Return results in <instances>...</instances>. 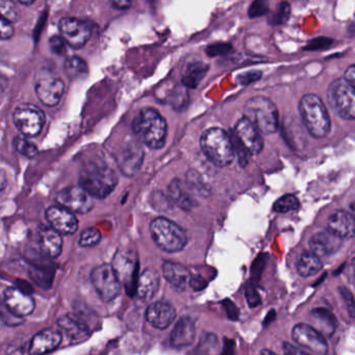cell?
I'll return each mask as SVG.
<instances>
[{"label": "cell", "instance_id": "29", "mask_svg": "<svg viewBox=\"0 0 355 355\" xmlns=\"http://www.w3.org/2000/svg\"><path fill=\"white\" fill-rule=\"evenodd\" d=\"M58 325L63 328L64 331L73 340L85 338L89 334V328L87 327L86 324L73 313L63 315L61 319L58 320Z\"/></svg>", "mask_w": 355, "mask_h": 355}, {"label": "cell", "instance_id": "11", "mask_svg": "<svg viewBox=\"0 0 355 355\" xmlns=\"http://www.w3.org/2000/svg\"><path fill=\"white\" fill-rule=\"evenodd\" d=\"M59 28L66 44L73 49L84 47L92 34L90 26L78 18H62L59 22Z\"/></svg>", "mask_w": 355, "mask_h": 355}, {"label": "cell", "instance_id": "47", "mask_svg": "<svg viewBox=\"0 0 355 355\" xmlns=\"http://www.w3.org/2000/svg\"><path fill=\"white\" fill-rule=\"evenodd\" d=\"M345 80L355 89V65L350 66L345 72Z\"/></svg>", "mask_w": 355, "mask_h": 355}, {"label": "cell", "instance_id": "45", "mask_svg": "<svg viewBox=\"0 0 355 355\" xmlns=\"http://www.w3.org/2000/svg\"><path fill=\"white\" fill-rule=\"evenodd\" d=\"M331 42L332 41L330 40V39H315V40L309 42V44L307 45L306 49H311V51H313V49H326V47H328L330 44H331Z\"/></svg>", "mask_w": 355, "mask_h": 355}, {"label": "cell", "instance_id": "10", "mask_svg": "<svg viewBox=\"0 0 355 355\" xmlns=\"http://www.w3.org/2000/svg\"><path fill=\"white\" fill-rule=\"evenodd\" d=\"M60 207L76 214H88L94 207V198L80 186L62 189L55 197Z\"/></svg>", "mask_w": 355, "mask_h": 355}, {"label": "cell", "instance_id": "22", "mask_svg": "<svg viewBox=\"0 0 355 355\" xmlns=\"http://www.w3.org/2000/svg\"><path fill=\"white\" fill-rule=\"evenodd\" d=\"M342 245V239L330 232L315 234L309 241L311 251L319 257H327L336 252Z\"/></svg>", "mask_w": 355, "mask_h": 355}, {"label": "cell", "instance_id": "30", "mask_svg": "<svg viewBox=\"0 0 355 355\" xmlns=\"http://www.w3.org/2000/svg\"><path fill=\"white\" fill-rule=\"evenodd\" d=\"M311 317L315 323V329L324 336H331L336 331V320L326 309H315L311 311Z\"/></svg>", "mask_w": 355, "mask_h": 355}, {"label": "cell", "instance_id": "49", "mask_svg": "<svg viewBox=\"0 0 355 355\" xmlns=\"http://www.w3.org/2000/svg\"><path fill=\"white\" fill-rule=\"evenodd\" d=\"M18 3H20V5H22V6H32L33 3H35V1H24V0H20V1H18Z\"/></svg>", "mask_w": 355, "mask_h": 355}, {"label": "cell", "instance_id": "17", "mask_svg": "<svg viewBox=\"0 0 355 355\" xmlns=\"http://www.w3.org/2000/svg\"><path fill=\"white\" fill-rule=\"evenodd\" d=\"M146 320L153 327L165 330L173 323L176 311L173 305L166 301H157L149 305L146 311Z\"/></svg>", "mask_w": 355, "mask_h": 355}, {"label": "cell", "instance_id": "4", "mask_svg": "<svg viewBox=\"0 0 355 355\" xmlns=\"http://www.w3.org/2000/svg\"><path fill=\"white\" fill-rule=\"evenodd\" d=\"M299 112L303 123L313 138L327 136L330 130L329 115L323 101L317 95L303 96L299 103Z\"/></svg>", "mask_w": 355, "mask_h": 355}, {"label": "cell", "instance_id": "34", "mask_svg": "<svg viewBox=\"0 0 355 355\" xmlns=\"http://www.w3.org/2000/svg\"><path fill=\"white\" fill-rule=\"evenodd\" d=\"M13 148L17 151L20 155L28 159H33L38 155V148L36 145L31 143L30 141L26 140V138L21 137H16L13 140Z\"/></svg>", "mask_w": 355, "mask_h": 355}, {"label": "cell", "instance_id": "38", "mask_svg": "<svg viewBox=\"0 0 355 355\" xmlns=\"http://www.w3.org/2000/svg\"><path fill=\"white\" fill-rule=\"evenodd\" d=\"M0 12H1V18L8 20L11 24L18 19V11L13 1L1 0V3H0Z\"/></svg>", "mask_w": 355, "mask_h": 355}, {"label": "cell", "instance_id": "19", "mask_svg": "<svg viewBox=\"0 0 355 355\" xmlns=\"http://www.w3.org/2000/svg\"><path fill=\"white\" fill-rule=\"evenodd\" d=\"M144 157L142 147L136 142H130L121 150L116 161L120 169L128 176H132L140 170Z\"/></svg>", "mask_w": 355, "mask_h": 355}, {"label": "cell", "instance_id": "16", "mask_svg": "<svg viewBox=\"0 0 355 355\" xmlns=\"http://www.w3.org/2000/svg\"><path fill=\"white\" fill-rule=\"evenodd\" d=\"M47 222L51 228L61 234H76L78 230V220L72 211L63 207H51L45 213Z\"/></svg>", "mask_w": 355, "mask_h": 355}, {"label": "cell", "instance_id": "50", "mask_svg": "<svg viewBox=\"0 0 355 355\" xmlns=\"http://www.w3.org/2000/svg\"><path fill=\"white\" fill-rule=\"evenodd\" d=\"M351 269H352L353 278H354L355 282V257L352 259V263H351Z\"/></svg>", "mask_w": 355, "mask_h": 355}, {"label": "cell", "instance_id": "52", "mask_svg": "<svg viewBox=\"0 0 355 355\" xmlns=\"http://www.w3.org/2000/svg\"><path fill=\"white\" fill-rule=\"evenodd\" d=\"M351 211H352V215L355 217V201L351 205Z\"/></svg>", "mask_w": 355, "mask_h": 355}, {"label": "cell", "instance_id": "46", "mask_svg": "<svg viewBox=\"0 0 355 355\" xmlns=\"http://www.w3.org/2000/svg\"><path fill=\"white\" fill-rule=\"evenodd\" d=\"M284 352L286 355H309L307 353L303 352L300 349L297 347L293 346L290 343H284Z\"/></svg>", "mask_w": 355, "mask_h": 355}, {"label": "cell", "instance_id": "6", "mask_svg": "<svg viewBox=\"0 0 355 355\" xmlns=\"http://www.w3.org/2000/svg\"><path fill=\"white\" fill-rule=\"evenodd\" d=\"M244 114L261 134L271 135L277 130L278 111L273 101L267 97L255 96L247 101Z\"/></svg>", "mask_w": 355, "mask_h": 355}, {"label": "cell", "instance_id": "28", "mask_svg": "<svg viewBox=\"0 0 355 355\" xmlns=\"http://www.w3.org/2000/svg\"><path fill=\"white\" fill-rule=\"evenodd\" d=\"M209 71V65L200 61H192L182 69V84L187 89H195Z\"/></svg>", "mask_w": 355, "mask_h": 355}, {"label": "cell", "instance_id": "35", "mask_svg": "<svg viewBox=\"0 0 355 355\" xmlns=\"http://www.w3.org/2000/svg\"><path fill=\"white\" fill-rule=\"evenodd\" d=\"M298 198L292 194L284 195V196L280 197V198L274 203V211L280 214L295 211V209H298Z\"/></svg>", "mask_w": 355, "mask_h": 355}, {"label": "cell", "instance_id": "2", "mask_svg": "<svg viewBox=\"0 0 355 355\" xmlns=\"http://www.w3.org/2000/svg\"><path fill=\"white\" fill-rule=\"evenodd\" d=\"M135 134L143 144L151 149H161L167 138L168 126L165 118L155 109H143L132 123Z\"/></svg>", "mask_w": 355, "mask_h": 355}, {"label": "cell", "instance_id": "23", "mask_svg": "<svg viewBox=\"0 0 355 355\" xmlns=\"http://www.w3.org/2000/svg\"><path fill=\"white\" fill-rule=\"evenodd\" d=\"M39 246L47 257L51 259L60 257L63 250V239L61 234L53 228H42L39 232Z\"/></svg>", "mask_w": 355, "mask_h": 355}, {"label": "cell", "instance_id": "20", "mask_svg": "<svg viewBox=\"0 0 355 355\" xmlns=\"http://www.w3.org/2000/svg\"><path fill=\"white\" fill-rule=\"evenodd\" d=\"M328 232L338 238L351 239L355 236V217L346 211H338L328 219Z\"/></svg>", "mask_w": 355, "mask_h": 355}, {"label": "cell", "instance_id": "31", "mask_svg": "<svg viewBox=\"0 0 355 355\" xmlns=\"http://www.w3.org/2000/svg\"><path fill=\"white\" fill-rule=\"evenodd\" d=\"M322 269V263L320 257L311 251H305L302 253L298 263H297V271L299 275L303 277L315 275Z\"/></svg>", "mask_w": 355, "mask_h": 355}, {"label": "cell", "instance_id": "48", "mask_svg": "<svg viewBox=\"0 0 355 355\" xmlns=\"http://www.w3.org/2000/svg\"><path fill=\"white\" fill-rule=\"evenodd\" d=\"M132 6L130 1H116L113 3V7L117 10H128Z\"/></svg>", "mask_w": 355, "mask_h": 355}, {"label": "cell", "instance_id": "43", "mask_svg": "<svg viewBox=\"0 0 355 355\" xmlns=\"http://www.w3.org/2000/svg\"><path fill=\"white\" fill-rule=\"evenodd\" d=\"M246 299L251 307L261 304V299L254 286H248L246 288Z\"/></svg>", "mask_w": 355, "mask_h": 355}, {"label": "cell", "instance_id": "24", "mask_svg": "<svg viewBox=\"0 0 355 355\" xmlns=\"http://www.w3.org/2000/svg\"><path fill=\"white\" fill-rule=\"evenodd\" d=\"M168 197L172 202L182 209H191L196 207V200L193 197L190 189L182 180H173L168 188Z\"/></svg>", "mask_w": 355, "mask_h": 355}, {"label": "cell", "instance_id": "27", "mask_svg": "<svg viewBox=\"0 0 355 355\" xmlns=\"http://www.w3.org/2000/svg\"><path fill=\"white\" fill-rule=\"evenodd\" d=\"M159 274L155 269H146L140 276L137 284V294L139 298L148 300L155 296L159 290Z\"/></svg>", "mask_w": 355, "mask_h": 355}, {"label": "cell", "instance_id": "25", "mask_svg": "<svg viewBox=\"0 0 355 355\" xmlns=\"http://www.w3.org/2000/svg\"><path fill=\"white\" fill-rule=\"evenodd\" d=\"M163 274L165 279L176 291H184L191 278L190 271L184 266L172 261H166L163 266Z\"/></svg>", "mask_w": 355, "mask_h": 355}, {"label": "cell", "instance_id": "12", "mask_svg": "<svg viewBox=\"0 0 355 355\" xmlns=\"http://www.w3.org/2000/svg\"><path fill=\"white\" fill-rule=\"evenodd\" d=\"M292 336L295 342L317 354L325 355L328 352V344L325 336L313 326L299 323L293 328Z\"/></svg>", "mask_w": 355, "mask_h": 355}, {"label": "cell", "instance_id": "21", "mask_svg": "<svg viewBox=\"0 0 355 355\" xmlns=\"http://www.w3.org/2000/svg\"><path fill=\"white\" fill-rule=\"evenodd\" d=\"M195 336L196 325L194 320L191 317H184L176 323L170 336V343L175 348H184L190 346L194 342Z\"/></svg>", "mask_w": 355, "mask_h": 355}, {"label": "cell", "instance_id": "18", "mask_svg": "<svg viewBox=\"0 0 355 355\" xmlns=\"http://www.w3.org/2000/svg\"><path fill=\"white\" fill-rule=\"evenodd\" d=\"M63 336L59 330L45 329L38 332L31 340L28 354L44 355L55 350L61 345Z\"/></svg>", "mask_w": 355, "mask_h": 355}, {"label": "cell", "instance_id": "40", "mask_svg": "<svg viewBox=\"0 0 355 355\" xmlns=\"http://www.w3.org/2000/svg\"><path fill=\"white\" fill-rule=\"evenodd\" d=\"M49 46L55 55H63L66 53V42L62 37L53 36L49 39Z\"/></svg>", "mask_w": 355, "mask_h": 355}, {"label": "cell", "instance_id": "8", "mask_svg": "<svg viewBox=\"0 0 355 355\" xmlns=\"http://www.w3.org/2000/svg\"><path fill=\"white\" fill-rule=\"evenodd\" d=\"M91 282L103 301L111 302L121 293V282L110 263H103L91 272Z\"/></svg>", "mask_w": 355, "mask_h": 355}, {"label": "cell", "instance_id": "7", "mask_svg": "<svg viewBox=\"0 0 355 355\" xmlns=\"http://www.w3.org/2000/svg\"><path fill=\"white\" fill-rule=\"evenodd\" d=\"M328 101L343 119H355V89L345 78L334 80L328 88Z\"/></svg>", "mask_w": 355, "mask_h": 355}, {"label": "cell", "instance_id": "1", "mask_svg": "<svg viewBox=\"0 0 355 355\" xmlns=\"http://www.w3.org/2000/svg\"><path fill=\"white\" fill-rule=\"evenodd\" d=\"M118 184L116 172L101 161H90L80 169V186L93 198L109 196Z\"/></svg>", "mask_w": 355, "mask_h": 355}, {"label": "cell", "instance_id": "39", "mask_svg": "<svg viewBox=\"0 0 355 355\" xmlns=\"http://www.w3.org/2000/svg\"><path fill=\"white\" fill-rule=\"evenodd\" d=\"M269 12V6L265 1H255L249 8V16L250 18L261 17Z\"/></svg>", "mask_w": 355, "mask_h": 355}, {"label": "cell", "instance_id": "9", "mask_svg": "<svg viewBox=\"0 0 355 355\" xmlns=\"http://www.w3.org/2000/svg\"><path fill=\"white\" fill-rule=\"evenodd\" d=\"M13 121L17 130L26 138L38 136L45 123V115L38 107L22 105L16 107Z\"/></svg>", "mask_w": 355, "mask_h": 355}, {"label": "cell", "instance_id": "3", "mask_svg": "<svg viewBox=\"0 0 355 355\" xmlns=\"http://www.w3.org/2000/svg\"><path fill=\"white\" fill-rule=\"evenodd\" d=\"M200 146L207 159L217 167H226L234 162L236 153L232 137L222 128L205 130L200 138Z\"/></svg>", "mask_w": 355, "mask_h": 355}, {"label": "cell", "instance_id": "37", "mask_svg": "<svg viewBox=\"0 0 355 355\" xmlns=\"http://www.w3.org/2000/svg\"><path fill=\"white\" fill-rule=\"evenodd\" d=\"M101 240V234L95 228H87L82 232L80 238V245L82 247L96 246Z\"/></svg>", "mask_w": 355, "mask_h": 355}, {"label": "cell", "instance_id": "15", "mask_svg": "<svg viewBox=\"0 0 355 355\" xmlns=\"http://www.w3.org/2000/svg\"><path fill=\"white\" fill-rule=\"evenodd\" d=\"M37 97L46 107L59 105L65 91V84L61 78L55 76H44L35 86Z\"/></svg>", "mask_w": 355, "mask_h": 355}, {"label": "cell", "instance_id": "51", "mask_svg": "<svg viewBox=\"0 0 355 355\" xmlns=\"http://www.w3.org/2000/svg\"><path fill=\"white\" fill-rule=\"evenodd\" d=\"M261 355H277V354H275V353L272 352V351H270V350H263L261 352Z\"/></svg>", "mask_w": 355, "mask_h": 355}, {"label": "cell", "instance_id": "5", "mask_svg": "<svg viewBox=\"0 0 355 355\" xmlns=\"http://www.w3.org/2000/svg\"><path fill=\"white\" fill-rule=\"evenodd\" d=\"M150 232L157 246L165 252H180L188 244V236L184 228L167 218L159 217L153 220Z\"/></svg>", "mask_w": 355, "mask_h": 355}, {"label": "cell", "instance_id": "42", "mask_svg": "<svg viewBox=\"0 0 355 355\" xmlns=\"http://www.w3.org/2000/svg\"><path fill=\"white\" fill-rule=\"evenodd\" d=\"M13 35L14 28L11 22L1 18V21H0V36H1V39L8 40V39L12 38Z\"/></svg>", "mask_w": 355, "mask_h": 355}, {"label": "cell", "instance_id": "36", "mask_svg": "<svg viewBox=\"0 0 355 355\" xmlns=\"http://www.w3.org/2000/svg\"><path fill=\"white\" fill-rule=\"evenodd\" d=\"M290 5L286 3H280L277 9L272 14L271 17L269 18V24L273 26L286 24L288 21V17H290Z\"/></svg>", "mask_w": 355, "mask_h": 355}, {"label": "cell", "instance_id": "14", "mask_svg": "<svg viewBox=\"0 0 355 355\" xmlns=\"http://www.w3.org/2000/svg\"><path fill=\"white\" fill-rule=\"evenodd\" d=\"M3 302L10 313L15 317H28L35 311V301L19 288L10 286L3 292Z\"/></svg>", "mask_w": 355, "mask_h": 355}, {"label": "cell", "instance_id": "32", "mask_svg": "<svg viewBox=\"0 0 355 355\" xmlns=\"http://www.w3.org/2000/svg\"><path fill=\"white\" fill-rule=\"evenodd\" d=\"M64 70H65L68 78H71L72 80H76L88 74V65L80 57L72 55L66 60L65 64H64Z\"/></svg>", "mask_w": 355, "mask_h": 355}, {"label": "cell", "instance_id": "26", "mask_svg": "<svg viewBox=\"0 0 355 355\" xmlns=\"http://www.w3.org/2000/svg\"><path fill=\"white\" fill-rule=\"evenodd\" d=\"M113 268L119 278L120 282L124 286L132 284L134 273L136 271L135 266L136 261L132 259V254L125 252H118L114 257Z\"/></svg>", "mask_w": 355, "mask_h": 355}, {"label": "cell", "instance_id": "41", "mask_svg": "<svg viewBox=\"0 0 355 355\" xmlns=\"http://www.w3.org/2000/svg\"><path fill=\"white\" fill-rule=\"evenodd\" d=\"M340 294L342 296L343 300L346 303L347 309H348L349 313H350L351 317L355 318V300L353 298L352 294H351L350 291L348 288H344V286H340Z\"/></svg>", "mask_w": 355, "mask_h": 355}, {"label": "cell", "instance_id": "44", "mask_svg": "<svg viewBox=\"0 0 355 355\" xmlns=\"http://www.w3.org/2000/svg\"><path fill=\"white\" fill-rule=\"evenodd\" d=\"M261 72H246V73L242 74V76L239 78V82H240L242 85H249L252 84V83L257 82V80H261Z\"/></svg>", "mask_w": 355, "mask_h": 355}, {"label": "cell", "instance_id": "33", "mask_svg": "<svg viewBox=\"0 0 355 355\" xmlns=\"http://www.w3.org/2000/svg\"><path fill=\"white\" fill-rule=\"evenodd\" d=\"M166 103L174 110H184L189 103V93L184 85L175 86L166 96Z\"/></svg>", "mask_w": 355, "mask_h": 355}, {"label": "cell", "instance_id": "13", "mask_svg": "<svg viewBox=\"0 0 355 355\" xmlns=\"http://www.w3.org/2000/svg\"><path fill=\"white\" fill-rule=\"evenodd\" d=\"M234 135L249 155H257L263 150L261 132L246 118L236 123Z\"/></svg>", "mask_w": 355, "mask_h": 355}]
</instances>
